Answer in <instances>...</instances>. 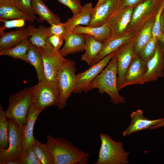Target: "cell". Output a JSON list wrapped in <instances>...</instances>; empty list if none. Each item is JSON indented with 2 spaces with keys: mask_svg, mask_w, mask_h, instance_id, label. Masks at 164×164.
Segmentation results:
<instances>
[{
  "mask_svg": "<svg viewBox=\"0 0 164 164\" xmlns=\"http://www.w3.org/2000/svg\"><path fill=\"white\" fill-rule=\"evenodd\" d=\"M46 145L52 154L54 164H86L90 154L74 145L64 137L47 136Z\"/></svg>",
  "mask_w": 164,
  "mask_h": 164,
  "instance_id": "1",
  "label": "cell"
},
{
  "mask_svg": "<svg viewBox=\"0 0 164 164\" xmlns=\"http://www.w3.org/2000/svg\"><path fill=\"white\" fill-rule=\"evenodd\" d=\"M117 74V61L114 55L105 68L88 85L84 92L97 89L101 94L107 93L114 104L125 103V98L119 92Z\"/></svg>",
  "mask_w": 164,
  "mask_h": 164,
  "instance_id": "2",
  "label": "cell"
},
{
  "mask_svg": "<svg viewBox=\"0 0 164 164\" xmlns=\"http://www.w3.org/2000/svg\"><path fill=\"white\" fill-rule=\"evenodd\" d=\"M36 87L35 85L22 89L9 97L6 115L8 118L13 119L18 124L20 130L32 104Z\"/></svg>",
  "mask_w": 164,
  "mask_h": 164,
  "instance_id": "3",
  "label": "cell"
},
{
  "mask_svg": "<svg viewBox=\"0 0 164 164\" xmlns=\"http://www.w3.org/2000/svg\"><path fill=\"white\" fill-rule=\"evenodd\" d=\"M101 145L98 157L94 164H127L129 152L124 149L122 142L114 140L108 135H99Z\"/></svg>",
  "mask_w": 164,
  "mask_h": 164,
  "instance_id": "4",
  "label": "cell"
},
{
  "mask_svg": "<svg viewBox=\"0 0 164 164\" xmlns=\"http://www.w3.org/2000/svg\"><path fill=\"white\" fill-rule=\"evenodd\" d=\"M76 70L75 62L68 59L59 70L57 78L60 91V100L57 106L59 109L65 107L68 99L73 92L76 84Z\"/></svg>",
  "mask_w": 164,
  "mask_h": 164,
  "instance_id": "5",
  "label": "cell"
},
{
  "mask_svg": "<svg viewBox=\"0 0 164 164\" xmlns=\"http://www.w3.org/2000/svg\"><path fill=\"white\" fill-rule=\"evenodd\" d=\"M36 86L32 104L34 107L42 111L47 107L58 106L60 100L58 83L45 79Z\"/></svg>",
  "mask_w": 164,
  "mask_h": 164,
  "instance_id": "6",
  "label": "cell"
},
{
  "mask_svg": "<svg viewBox=\"0 0 164 164\" xmlns=\"http://www.w3.org/2000/svg\"><path fill=\"white\" fill-rule=\"evenodd\" d=\"M163 0H145L134 8L125 31L136 32L152 18L155 17Z\"/></svg>",
  "mask_w": 164,
  "mask_h": 164,
  "instance_id": "7",
  "label": "cell"
},
{
  "mask_svg": "<svg viewBox=\"0 0 164 164\" xmlns=\"http://www.w3.org/2000/svg\"><path fill=\"white\" fill-rule=\"evenodd\" d=\"M8 144L6 149L0 148V162L21 160L22 152V136L18 124L8 118Z\"/></svg>",
  "mask_w": 164,
  "mask_h": 164,
  "instance_id": "8",
  "label": "cell"
},
{
  "mask_svg": "<svg viewBox=\"0 0 164 164\" xmlns=\"http://www.w3.org/2000/svg\"><path fill=\"white\" fill-rule=\"evenodd\" d=\"M38 47L43 62L45 79L58 83V71L66 59L62 56L58 51L53 48L45 49Z\"/></svg>",
  "mask_w": 164,
  "mask_h": 164,
  "instance_id": "9",
  "label": "cell"
},
{
  "mask_svg": "<svg viewBox=\"0 0 164 164\" xmlns=\"http://www.w3.org/2000/svg\"><path fill=\"white\" fill-rule=\"evenodd\" d=\"M114 55V52L108 55L91 66L88 69L76 75V84L73 92L80 93L84 92L88 85L105 68Z\"/></svg>",
  "mask_w": 164,
  "mask_h": 164,
  "instance_id": "10",
  "label": "cell"
},
{
  "mask_svg": "<svg viewBox=\"0 0 164 164\" xmlns=\"http://www.w3.org/2000/svg\"><path fill=\"white\" fill-rule=\"evenodd\" d=\"M133 39L121 46L114 52L117 61V86L119 90L121 89L125 73L135 57Z\"/></svg>",
  "mask_w": 164,
  "mask_h": 164,
  "instance_id": "11",
  "label": "cell"
},
{
  "mask_svg": "<svg viewBox=\"0 0 164 164\" xmlns=\"http://www.w3.org/2000/svg\"><path fill=\"white\" fill-rule=\"evenodd\" d=\"M164 47L158 41L157 49L152 57L147 62V69L143 77L144 84L155 81L164 75Z\"/></svg>",
  "mask_w": 164,
  "mask_h": 164,
  "instance_id": "12",
  "label": "cell"
},
{
  "mask_svg": "<svg viewBox=\"0 0 164 164\" xmlns=\"http://www.w3.org/2000/svg\"><path fill=\"white\" fill-rule=\"evenodd\" d=\"M147 69L146 62L139 56L132 59L125 73L121 89L131 85H142L143 78Z\"/></svg>",
  "mask_w": 164,
  "mask_h": 164,
  "instance_id": "13",
  "label": "cell"
},
{
  "mask_svg": "<svg viewBox=\"0 0 164 164\" xmlns=\"http://www.w3.org/2000/svg\"><path fill=\"white\" fill-rule=\"evenodd\" d=\"M135 6L118 9L109 18L106 24L111 29V36L125 32L129 23L133 11Z\"/></svg>",
  "mask_w": 164,
  "mask_h": 164,
  "instance_id": "14",
  "label": "cell"
},
{
  "mask_svg": "<svg viewBox=\"0 0 164 164\" xmlns=\"http://www.w3.org/2000/svg\"><path fill=\"white\" fill-rule=\"evenodd\" d=\"M120 0H108L93 8L92 17L88 26H99L105 24L111 15L118 9Z\"/></svg>",
  "mask_w": 164,
  "mask_h": 164,
  "instance_id": "15",
  "label": "cell"
},
{
  "mask_svg": "<svg viewBox=\"0 0 164 164\" xmlns=\"http://www.w3.org/2000/svg\"><path fill=\"white\" fill-rule=\"evenodd\" d=\"M135 33V32L132 31H125L121 34L111 36L103 42V48L94 60L92 65L95 64L108 55L114 52L121 46L132 39Z\"/></svg>",
  "mask_w": 164,
  "mask_h": 164,
  "instance_id": "16",
  "label": "cell"
},
{
  "mask_svg": "<svg viewBox=\"0 0 164 164\" xmlns=\"http://www.w3.org/2000/svg\"><path fill=\"white\" fill-rule=\"evenodd\" d=\"M42 111L34 107L32 104L29 109L26 121L21 129L22 150L32 146L33 144L35 138L33 135L34 125Z\"/></svg>",
  "mask_w": 164,
  "mask_h": 164,
  "instance_id": "17",
  "label": "cell"
},
{
  "mask_svg": "<svg viewBox=\"0 0 164 164\" xmlns=\"http://www.w3.org/2000/svg\"><path fill=\"white\" fill-rule=\"evenodd\" d=\"M130 117L131 122L123 132L124 136L143 130L149 129L151 127L159 124L164 119V118L155 120L148 119L143 116V111L140 109L133 112Z\"/></svg>",
  "mask_w": 164,
  "mask_h": 164,
  "instance_id": "18",
  "label": "cell"
},
{
  "mask_svg": "<svg viewBox=\"0 0 164 164\" xmlns=\"http://www.w3.org/2000/svg\"><path fill=\"white\" fill-rule=\"evenodd\" d=\"M35 28L30 25L19 30L0 33V50L12 47L28 38Z\"/></svg>",
  "mask_w": 164,
  "mask_h": 164,
  "instance_id": "19",
  "label": "cell"
},
{
  "mask_svg": "<svg viewBox=\"0 0 164 164\" xmlns=\"http://www.w3.org/2000/svg\"><path fill=\"white\" fill-rule=\"evenodd\" d=\"M64 41L63 46L58 51L63 57L84 50L85 38L84 34L69 33Z\"/></svg>",
  "mask_w": 164,
  "mask_h": 164,
  "instance_id": "20",
  "label": "cell"
},
{
  "mask_svg": "<svg viewBox=\"0 0 164 164\" xmlns=\"http://www.w3.org/2000/svg\"><path fill=\"white\" fill-rule=\"evenodd\" d=\"M93 8L91 2L87 3L83 6L82 10L77 14L69 18L64 22L66 30L68 33L72 32L77 26L83 25L87 26L91 21Z\"/></svg>",
  "mask_w": 164,
  "mask_h": 164,
  "instance_id": "21",
  "label": "cell"
},
{
  "mask_svg": "<svg viewBox=\"0 0 164 164\" xmlns=\"http://www.w3.org/2000/svg\"><path fill=\"white\" fill-rule=\"evenodd\" d=\"M155 17L150 19L136 32L133 39L135 57L138 56L141 49L152 38Z\"/></svg>",
  "mask_w": 164,
  "mask_h": 164,
  "instance_id": "22",
  "label": "cell"
},
{
  "mask_svg": "<svg viewBox=\"0 0 164 164\" xmlns=\"http://www.w3.org/2000/svg\"><path fill=\"white\" fill-rule=\"evenodd\" d=\"M22 19L29 22L34 20L20 10L13 0H0V19Z\"/></svg>",
  "mask_w": 164,
  "mask_h": 164,
  "instance_id": "23",
  "label": "cell"
},
{
  "mask_svg": "<svg viewBox=\"0 0 164 164\" xmlns=\"http://www.w3.org/2000/svg\"><path fill=\"white\" fill-rule=\"evenodd\" d=\"M85 38V53L81 56V60L91 66L94 60L102 50L104 43L97 40L92 36L84 34Z\"/></svg>",
  "mask_w": 164,
  "mask_h": 164,
  "instance_id": "24",
  "label": "cell"
},
{
  "mask_svg": "<svg viewBox=\"0 0 164 164\" xmlns=\"http://www.w3.org/2000/svg\"><path fill=\"white\" fill-rule=\"evenodd\" d=\"M72 32L90 35L97 40L103 42L110 38L112 36L111 29L106 24L97 27L78 25L74 28Z\"/></svg>",
  "mask_w": 164,
  "mask_h": 164,
  "instance_id": "25",
  "label": "cell"
},
{
  "mask_svg": "<svg viewBox=\"0 0 164 164\" xmlns=\"http://www.w3.org/2000/svg\"><path fill=\"white\" fill-rule=\"evenodd\" d=\"M31 44L29 39H26L12 47L0 50V55L19 59L29 63L27 55Z\"/></svg>",
  "mask_w": 164,
  "mask_h": 164,
  "instance_id": "26",
  "label": "cell"
},
{
  "mask_svg": "<svg viewBox=\"0 0 164 164\" xmlns=\"http://www.w3.org/2000/svg\"><path fill=\"white\" fill-rule=\"evenodd\" d=\"M32 4L35 14L39 17L38 22L45 20L50 25L60 22V19L45 5L43 0H32Z\"/></svg>",
  "mask_w": 164,
  "mask_h": 164,
  "instance_id": "27",
  "label": "cell"
},
{
  "mask_svg": "<svg viewBox=\"0 0 164 164\" xmlns=\"http://www.w3.org/2000/svg\"><path fill=\"white\" fill-rule=\"evenodd\" d=\"M27 59L29 64L32 65L35 69L38 82L45 79L43 62L38 47L31 44L28 54Z\"/></svg>",
  "mask_w": 164,
  "mask_h": 164,
  "instance_id": "28",
  "label": "cell"
},
{
  "mask_svg": "<svg viewBox=\"0 0 164 164\" xmlns=\"http://www.w3.org/2000/svg\"><path fill=\"white\" fill-rule=\"evenodd\" d=\"M50 36L49 27L43 25L35 28L29 39L32 44L45 49L52 48L48 38Z\"/></svg>",
  "mask_w": 164,
  "mask_h": 164,
  "instance_id": "29",
  "label": "cell"
},
{
  "mask_svg": "<svg viewBox=\"0 0 164 164\" xmlns=\"http://www.w3.org/2000/svg\"><path fill=\"white\" fill-rule=\"evenodd\" d=\"M32 147L36 157L41 164H54L53 156L46 144H43L35 138Z\"/></svg>",
  "mask_w": 164,
  "mask_h": 164,
  "instance_id": "30",
  "label": "cell"
},
{
  "mask_svg": "<svg viewBox=\"0 0 164 164\" xmlns=\"http://www.w3.org/2000/svg\"><path fill=\"white\" fill-rule=\"evenodd\" d=\"M152 34L153 36L156 38L164 47V0L155 17Z\"/></svg>",
  "mask_w": 164,
  "mask_h": 164,
  "instance_id": "31",
  "label": "cell"
},
{
  "mask_svg": "<svg viewBox=\"0 0 164 164\" xmlns=\"http://www.w3.org/2000/svg\"><path fill=\"white\" fill-rule=\"evenodd\" d=\"M8 118L6 111L0 105V148L6 149L8 145Z\"/></svg>",
  "mask_w": 164,
  "mask_h": 164,
  "instance_id": "32",
  "label": "cell"
},
{
  "mask_svg": "<svg viewBox=\"0 0 164 164\" xmlns=\"http://www.w3.org/2000/svg\"><path fill=\"white\" fill-rule=\"evenodd\" d=\"M158 43V39L152 36L150 40L141 49L138 56L144 61L147 62L155 54Z\"/></svg>",
  "mask_w": 164,
  "mask_h": 164,
  "instance_id": "33",
  "label": "cell"
},
{
  "mask_svg": "<svg viewBox=\"0 0 164 164\" xmlns=\"http://www.w3.org/2000/svg\"><path fill=\"white\" fill-rule=\"evenodd\" d=\"M16 7L21 11L34 19H37L32 7V0H13Z\"/></svg>",
  "mask_w": 164,
  "mask_h": 164,
  "instance_id": "34",
  "label": "cell"
},
{
  "mask_svg": "<svg viewBox=\"0 0 164 164\" xmlns=\"http://www.w3.org/2000/svg\"><path fill=\"white\" fill-rule=\"evenodd\" d=\"M21 160L23 164H41L36 157L32 146L22 150Z\"/></svg>",
  "mask_w": 164,
  "mask_h": 164,
  "instance_id": "35",
  "label": "cell"
},
{
  "mask_svg": "<svg viewBox=\"0 0 164 164\" xmlns=\"http://www.w3.org/2000/svg\"><path fill=\"white\" fill-rule=\"evenodd\" d=\"M0 21L3 24L0 26V33L4 32L6 29L23 27L25 25L26 22L24 20L20 19L8 20L0 19Z\"/></svg>",
  "mask_w": 164,
  "mask_h": 164,
  "instance_id": "36",
  "label": "cell"
},
{
  "mask_svg": "<svg viewBox=\"0 0 164 164\" xmlns=\"http://www.w3.org/2000/svg\"><path fill=\"white\" fill-rule=\"evenodd\" d=\"M68 33L65 30L63 23L59 22L53 23L49 27L50 36L51 35L59 36L63 37L65 40Z\"/></svg>",
  "mask_w": 164,
  "mask_h": 164,
  "instance_id": "37",
  "label": "cell"
},
{
  "mask_svg": "<svg viewBox=\"0 0 164 164\" xmlns=\"http://www.w3.org/2000/svg\"><path fill=\"white\" fill-rule=\"evenodd\" d=\"M62 4L68 7L73 15L79 13L82 10L83 6L80 0H57Z\"/></svg>",
  "mask_w": 164,
  "mask_h": 164,
  "instance_id": "38",
  "label": "cell"
},
{
  "mask_svg": "<svg viewBox=\"0 0 164 164\" xmlns=\"http://www.w3.org/2000/svg\"><path fill=\"white\" fill-rule=\"evenodd\" d=\"M48 41L51 47L55 50L59 51L60 49L64 38L62 36L56 35H51L48 38Z\"/></svg>",
  "mask_w": 164,
  "mask_h": 164,
  "instance_id": "39",
  "label": "cell"
},
{
  "mask_svg": "<svg viewBox=\"0 0 164 164\" xmlns=\"http://www.w3.org/2000/svg\"><path fill=\"white\" fill-rule=\"evenodd\" d=\"M145 0H120L118 9L136 6Z\"/></svg>",
  "mask_w": 164,
  "mask_h": 164,
  "instance_id": "40",
  "label": "cell"
},
{
  "mask_svg": "<svg viewBox=\"0 0 164 164\" xmlns=\"http://www.w3.org/2000/svg\"><path fill=\"white\" fill-rule=\"evenodd\" d=\"M0 164H23L21 160H14L11 161L0 162Z\"/></svg>",
  "mask_w": 164,
  "mask_h": 164,
  "instance_id": "41",
  "label": "cell"
},
{
  "mask_svg": "<svg viewBox=\"0 0 164 164\" xmlns=\"http://www.w3.org/2000/svg\"><path fill=\"white\" fill-rule=\"evenodd\" d=\"M164 126V119L159 124L151 127L149 129H156Z\"/></svg>",
  "mask_w": 164,
  "mask_h": 164,
  "instance_id": "42",
  "label": "cell"
},
{
  "mask_svg": "<svg viewBox=\"0 0 164 164\" xmlns=\"http://www.w3.org/2000/svg\"><path fill=\"white\" fill-rule=\"evenodd\" d=\"M107 0H98V2L95 6H97L101 5Z\"/></svg>",
  "mask_w": 164,
  "mask_h": 164,
  "instance_id": "43",
  "label": "cell"
},
{
  "mask_svg": "<svg viewBox=\"0 0 164 164\" xmlns=\"http://www.w3.org/2000/svg\"><path fill=\"white\" fill-rule=\"evenodd\" d=\"M45 0V1H47V0Z\"/></svg>",
  "mask_w": 164,
  "mask_h": 164,
  "instance_id": "44",
  "label": "cell"
}]
</instances>
